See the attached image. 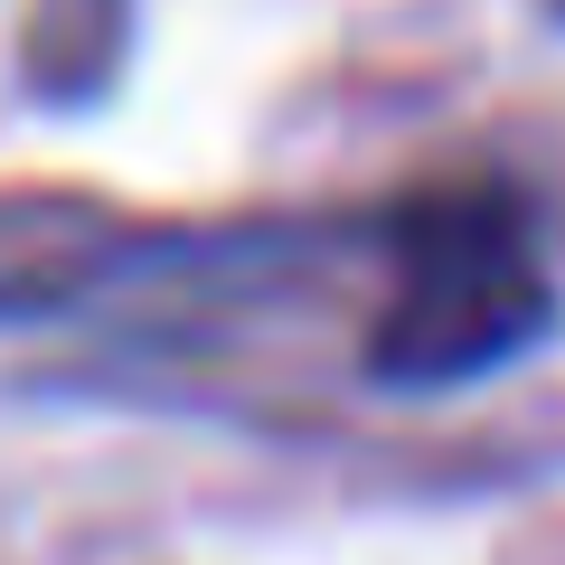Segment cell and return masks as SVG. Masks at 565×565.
Returning <instances> with one entry per match:
<instances>
[{
    "label": "cell",
    "mask_w": 565,
    "mask_h": 565,
    "mask_svg": "<svg viewBox=\"0 0 565 565\" xmlns=\"http://www.w3.org/2000/svg\"><path fill=\"white\" fill-rule=\"evenodd\" d=\"M132 226L85 189H0V330L47 321L114 282Z\"/></svg>",
    "instance_id": "7a4b0ae2"
},
{
    "label": "cell",
    "mask_w": 565,
    "mask_h": 565,
    "mask_svg": "<svg viewBox=\"0 0 565 565\" xmlns=\"http://www.w3.org/2000/svg\"><path fill=\"white\" fill-rule=\"evenodd\" d=\"M546 10H556V20H565V0H546Z\"/></svg>",
    "instance_id": "3957f363"
},
{
    "label": "cell",
    "mask_w": 565,
    "mask_h": 565,
    "mask_svg": "<svg viewBox=\"0 0 565 565\" xmlns=\"http://www.w3.org/2000/svg\"><path fill=\"white\" fill-rule=\"evenodd\" d=\"M556 311L527 217L509 199H424L396 226L386 292L367 321V377L377 386H471L509 367Z\"/></svg>",
    "instance_id": "6da1fadb"
}]
</instances>
